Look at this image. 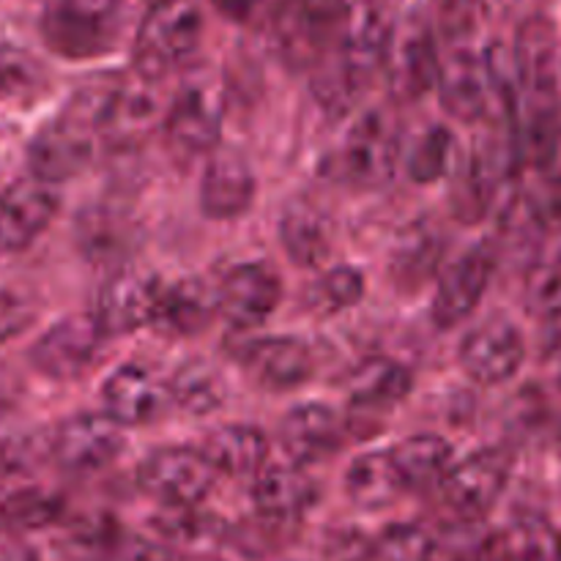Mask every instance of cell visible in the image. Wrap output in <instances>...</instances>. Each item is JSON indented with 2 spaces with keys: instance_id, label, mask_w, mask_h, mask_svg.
<instances>
[{
  "instance_id": "44",
  "label": "cell",
  "mask_w": 561,
  "mask_h": 561,
  "mask_svg": "<svg viewBox=\"0 0 561 561\" xmlns=\"http://www.w3.org/2000/svg\"><path fill=\"white\" fill-rule=\"evenodd\" d=\"M104 561H175V557L168 551V548L157 546V542L151 540H142V537L129 535V531H126V535L118 540V546L110 551V557Z\"/></svg>"
},
{
  "instance_id": "27",
  "label": "cell",
  "mask_w": 561,
  "mask_h": 561,
  "mask_svg": "<svg viewBox=\"0 0 561 561\" xmlns=\"http://www.w3.org/2000/svg\"><path fill=\"white\" fill-rule=\"evenodd\" d=\"M414 389V373L392 356L365 359L348 378L351 405L367 414H381L403 403Z\"/></svg>"
},
{
  "instance_id": "3",
  "label": "cell",
  "mask_w": 561,
  "mask_h": 561,
  "mask_svg": "<svg viewBox=\"0 0 561 561\" xmlns=\"http://www.w3.org/2000/svg\"><path fill=\"white\" fill-rule=\"evenodd\" d=\"M400 151L403 142L394 115L389 110H367L340 140L329 173L356 190H378L398 170Z\"/></svg>"
},
{
  "instance_id": "40",
  "label": "cell",
  "mask_w": 561,
  "mask_h": 561,
  "mask_svg": "<svg viewBox=\"0 0 561 561\" xmlns=\"http://www.w3.org/2000/svg\"><path fill=\"white\" fill-rule=\"evenodd\" d=\"M433 25L449 42H460L474 33L480 22L482 0H431Z\"/></svg>"
},
{
  "instance_id": "8",
  "label": "cell",
  "mask_w": 561,
  "mask_h": 561,
  "mask_svg": "<svg viewBox=\"0 0 561 561\" xmlns=\"http://www.w3.org/2000/svg\"><path fill=\"white\" fill-rule=\"evenodd\" d=\"M217 474V466L203 449L162 447L140 463L137 485L164 507H190L211 493Z\"/></svg>"
},
{
  "instance_id": "32",
  "label": "cell",
  "mask_w": 561,
  "mask_h": 561,
  "mask_svg": "<svg viewBox=\"0 0 561 561\" xmlns=\"http://www.w3.org/2000/svg\"><path fill=\"white\" fill-rule=\"evenodd\" d=\"M453 444L436 433H420L409 436L392 449L405 491H422V488L442 485L447 471L453 469Z\"/></svg>"
},
{
  "instance_id": "24",
  "label": "cell",
  "mask_w": 561,
  "mask_h": 561,
  "mask_svg": "<svg viewBox=\"0 0 561 561\" xmlns=\"http://www.w3.org/2000/svg\"><path fill=\"white\" fill-rule=\"evenodd\" d=\"M321 488L307 474L301 463H274L263 466L252 482V502H255L257 515L272 520H290L301 518L318 504Z\"/></svg>"
},
{
  "instance_id": "2",
  "label": "cell",
  "mask_w": 561,
  "mask_h": 561,
  "mask_svg": "<svg viewBox=\"0 0 561 561\" xmlns=\"http://www.w3.org/2000/svg\"><path fill=\"white\" fill-rule=\"evenodd\" d=\"M203 36V14L195 0H162L146 9L135 36V71L148 82L179 71Z\"/></svg>"
},
{
  "instance_id": "5",
  "label": "cell",
  "mask_w": 561,
  "mask_h": 561,
  "mask_svg": "<svg viewBox=\"0 0 561 561\" xmlns=\"http://www.w3.org/2000/svg\"><path fill=\"white\" fill-rule=\"evenodd\" d=\"M99 137L96 124L91 115L71 99L69 107L38 129L27 146V168L31 175L47 181V184H60L88 168L96 151Z\"/></svg>"
},
{
  "instance_id": "50",
  "label": "cell",
  "mask_w": 561,
  "mask_h": 561,
  "mask_svg": "<svg viewBox=\"0 0 561 561\" xmlns=\"http://www.w3.org/2000/svg\"><path fill=\"white\" fill-rule=\"evenodd\" d=\"M559 453H561V433H559Z\"/></svg>"
},
{
  "instance_id": "39",
  "label": "cell",
  "mask_w": 561,
  "mask_h": 561,
  "mask_svg": "<svg viewBox=\"0 0 561 561\" xmlns=\"http://www.w3.org/2000/svg\"><path fill=\"white\" fill-rule=\"evenodd\" d=\"M504 540L515 561H561V535L542 518H520Z\"/></svg>"
},
{
  "instance_id": "45",
  "label": "cell",
  "mask_w": 561,
  "mask_h": 561,
  "mask_svg": "<svg viewBox=\"0 0 561 561\" xmlns=\"http://www.w3.org/2000/svg\"><path fill=\"white\" fill-rule=\"evenodd\" d=\"M542 351L553 359H561V301L553 305L551 310H546V318H542Z\"/></svg>"
},
{
  "instance_id": "4",
  "label": "cell",
  "mask_w": 561,
  "mask_h": 561,
  "mask_svg": "<svg viewBox=\"0 0 561 561\" xmlns=\"http://www.w3.org/2000/svg\"><path fill=\"white\" fill-rule=\"evenodd\" d=\"M124 0H49L42 14V38L55 55L85 60L115 47Z\"/></svg>"
},
{
  "instance_id": "7",
  "label": "cell",
  "mask_w": 561,
  "mask_h": 561,
  "mask_svg": "<svg viewBox=\"0 0 561 561\" xmlns=\"http://www.w3.org/2000/svg\"><path fill=\"white\" fill-rule=\"evenodd\" d=\"M225 121L222 82L211 71H197L181 82L164 113V131L170 142L186 153H206L219 146Z\"/></svg>"
},
{
  "instance_id": "9",
  "label": "cell",
  "mask_w": 561,
  "mask_h": 561,
  "mask_svg": "<svg viewBox=\"0 0 561 561\" xmlns=\"http://www.w3.org/2000/svg\"><path fill=\"white\" fill-rule=\"evenodd\" d=\"M162 294L164 283L153 274L118 268L99 290L93 316L107 337H124L157 323Z\"/></svg>"
},
{
  "instance_id": "18",
  "label": "cell",
  "mask_w": 561,
  "mask_h": 561,
  "mask_svg": "<svg viewBox=\"0 0 561 561\" xmlns=\"http://www.w3.org/2000/svg\"><path fill=\"white\" fill-rule=\"evenodd\" d=\"M518 110L559 104L557 99V31L542 16H531L513 47Z\"/></svg>"
},
{
  "instance_id": "51",
  "label": "cell",
  "mask_w": 561,
  "mask_h": 561,
  "mask_svg": "<svg viewBox=\"0 0 561 561\" xmlns=\"http://www.w3.org/2000/svg\"><path fill=\"white\" fill-rule=\"evenodd\" d=\"M559 383H561V376H559Z\"/></svg>"
},
{
  "instance_id": "47",
  "label": "cell",
  "mask_w": 561,
  "mask_h": 561,
  "mask_svg": "<svg viewBox=\"0 0 561 561\" xmlns=\"http://www.w3.org/2000/svg\"><path fill=\"white\" fill-rule=\"evenodd\" d=\"M261 3L263 0H214V5L219 9V14L228 16V20H233V22L250 20Z\"/></svg>"
},
{
  "instance_id": "10",
  "label": "cell",
  "mask_w": 561,
  "mask_h": 561,
  "mask_svg": "<svg viewBox=\"0 0 561 561\" xmlns=\"http://www.w3.org/2000/svg\"><path fill=\"white\" fill-rule=\"evenodd\" d=\"M107 334L96 316H69L36 340L31 348V365L53 381H71L91 370L99 359Z\"/></svg>"
},
{
  "instance_id": "48",
  "label": "cell",
  "mask_w": 561,
  "mask_h": 561,
  "mask_svg": "<svg viewBox=\"0 0 561 561\" xmlns=\"http://www.w3.org/2000/svg\"><path fill=\"white\" fill-rule=\"evenodd\" d=\"M175 561H225V559L211 557V553H186V557H175Z\"/></svg>"
},
{
  "instance_id": "14",
  "label": "cell",
  "mask_w": 561,
  "mask_h": 561,
  "mask_svg": "<svg viewBox=\"0 0 561 561\" xmlns=\"http://www.w3.org/2000/svg\"><path fill=\"white\" fill-rule=\"evenodd\" d=\"M436 91L442 107L463 124H477L496 110H504L493 88L488 55H477L471 49H458L444 60Z\"/></svg>"
},
{
  "instance_id": "26",
  "label": "cell",
  "mask_w": 561,
  "mask_h": 561,
  "mask_svg": "<svg viewBox=\"0 0 561 561\" xmlns=\"http://www.w3.org/2000/svg\"><path fill=\"white\" fill-rule=\"evenodd\" d=\"M279 244L296 266H321L334 247L332 217L307 197H296L279 217Z\"/></svg>"
},
{
  "instance_id": "28",
  "label": "cell",
  "mask_w": 561,
  "mask_h": 561,
  "mask_svg": "<svg viewBox=\"0 0 561 561\" xmlns=\"http://www.w3.org/2000/svg\"><path fill=\"white\" fill-rule=\"evenodd\" d=\"M217 312V288H208L203 279L186 277L164 285L162 307L153 327L173 337H190V334L203 332Z\"/></svg>"
},
{
  "instance_id": "13",
  "label": "cell",
  "mask_w": 561,
  "mask_h": 561,
  "mask_svg": "<svg viewBox=\"0 0 561 561\" xmlns=\"http://www.w3.org/2000/svg\"><path fill=\"white\" fill-rule=\"evenodd\" d=\"M283 301V279L268 263H239L217 285L219 316L239 332L257 329Z\"/></svg>"
},
{
  "instance_id": "35",
  "label": "cell",
  "mask_w": 561,
  "mask_h": 561,
  "mask_svg": "<svg viewBox=\"0 0 561 561\" xmlns=\"http://www.w3.org/2000/svg\"><path fill=\"white\" fill-rule=\"evenodd\" d=\"M362 296H365V274L354 266H334L310 285L307 307L318 316H337L359 305Z\"/></svg>"
},
{
  "instance_id": "34",
  "label": "cell",
  "mask_w": 561,
  "mask_h": 561,
  "mask_svg": "<svg viewBox=\"0 0 561 561\" xmlns=\"http://www.w3.org/2000/svg\"><path fill=\"white\" fill-rule=\"evenodd\" d=\"M66 513V502L58 493L42 488H25L0 502V529L3 531H36L58 524Z\"/></svg>"
},
{
  "instance_id": "20",
  "label": "cell",
  "mask_w": 561,
  "mask_h": 561,
  "mask_svg": "<svg viewBox=\"0 0 561 561\" xmlns=\"http://www.w3.org/2000/svg\"><path fill=\"white\" fill-rule=\"evenodd\" d=\"M104 411L121 422L124 427L148 425L173 403L170 398V381L164 383L157 370L140 362H126L115 367L102 387Z\"/></svg>"
},
{
  "instance_id": "22",
  "label": "cell",
  "mask_w": 561,
  "mask_h": 561,
  "mask_svg": "<svg viewBox=\"0 0 561 561\" xmlns=\"http://www.w3.org/2000/svg\"><path fill=\"white\" fill-rule=\"evenodd\" d=\"M241 367L247 378L263 392H294L307 383L316 370V359L299 337H261L241 351Z\"/></svg>"
},
{
  "instance_id": "25",
  "label": "cell",
  "mask_w": 561,
  "mask_h": 561,
  "mask_svg": "<svg viewBox=\"0 0 561 561\" xmlns=\"http://www.w3.org/2000/svg\"><path fill=\"white\" fill-rule=\"evenodd\" d=\"M444 252H447V239L438 225H433L431 219L411 222L409 228L400 230L398 241H394L392 257H389V277L403 294H414L436 277Z\"/></svg>"
},
{
  "instance_id": "31",
  "label": "cell",
  "mask_w": 561,
  "mask_h": 561,
  "mask_svg": "<svg viewBox=\"0 0 561 561\" xmlns=\"http://www.w3.org/2000/svg\"><path fill=\"white\" fill-rule=\"evenodd\" d=\"M77 241L88 261L110 263L124 261L137 241V230L124 211L110 206L85 208L77 222Z\"/></svg>"
},
{
  "instance_id": "43",
  "label": "cell",
  "mask_w": 561,
  "mask_h": 561,
  "mask_svg": "<svg viewBox=\"0 0 561 561\" xmlns=\"http://www.w3.org/2000/svg\"><path fill=\"white\" fill-rule=\"evenodd\" d=\"M33 318H36V305L25 294L0 290V343L25 332Z\"/></svg>"
},
{
  "instance_id": "41",
  "label": "cell",
  "mask_w": 561,
  "mask_h": 561,
  "mask_svg": "<svg viewBox=\"0 0 561 561\" xmlns=\"http://www.w3.org/2000/svg\"><path fill=\"white\" fill-rule=\"evenodd\" d=\"M42 85V69L27 53L0 47V96H22Z\"/></svg>"
},
{
  "instance_id": "46",
  "label": "cell",
  "mask_w": 561,
  "mask_h": 561,
  "mask_svg": "<svg viewBox=\"0 0 561 561\" xmlns=\"http://www.w3.org/2000/svg\"><path fill=\"white\" fill-rule=\"evenodd\" d=\"M20 392H22L20 378H16L11 370H5V367H0V416L11 414V409H14L16 400H20Z\"/></svg>"
},
{
  "instance_id": "38",
  "label": "cell",
  "mask_w": 561,
  "mask_h": 561,
  "mask_svg": "<svg viewBox=\"0 0 561 561\" xmlns=\"http://www.w3.org/2000/svg\"><path fill=\"white\" fill-rule=\"evenodd\" d=\"M438 553V537L420 524H394L378 535V561H433Z\"/></svg>"
},
{
  "instance_id": "1",
  "label": "cell",
  "mask_w": 561,
  "mask_h": 561,
  "mask_svg": "<svg viewBox=\"0 0 561 561\" xmlns=\"http://www.w3.org/2000/svg\"><path fill=\"white\" fill-rule=\"evenodd\" d=\"M394 22L378 3L348 5L318 64L312 66V91L321 107L345 113L365 88L383 71Z\"/></svg>"
},
{
  "instance_id": "49",
  "label": "cell",
  "mask_w": 561,
  "mask_h": 561,
  "mask_svg": "<svg viewBox=\"0 0 561 561\" xmlns=\"http://www.w3.org/2000/svg\"><path fill=\"white\" fill-rule=\"evenodd\" d=\"M151 3H162V0H148V5H151Z\"/></svg>"
},
{
  "instance_id": "21",
  "label": "cell",
  "mask_w": 561,
  "mask_h": 561,
  "mask_svg": "<svg viewBox=\"0 0 561 561\" xmlns=\"http://www.w3.org/2000/svg\"><path fill=\"white\" fill-rule=\"evenodd\" d=\"M345 11H348L345 0H288L277 22L283 53L294 64L316 66L343 22Z\"/></svg>"
},
{
  "instance_id": "30",
  "label": "cell",
  "mask_w": 561,
  "mask_h": 561,
  "mask_svg": "<svg viewBox=\"0 0 561 561\" xmlns=\"http://www.w3.org/2000/svg\"><path fill=\"white\" fill-rule=\"evenodd\" d=\"M345 491L351 502L365 510H381L398 502L400 493L405 491V482L394 463L392 449L389 453L373 449V453L359 455L345 471Z\"/></svg>"
},
{
  "instance_id": "11",
  "label": "cell",
  "mask_w": 561,
  "mask_h": 561,
  "mask_svg": "<svg viewBox=\"0 0 561 561\" xmlns=\"http://www.w3.org/2000/svg\"><path fill=\"white\" fill-rule=\"evenodd\" d=\"M524 356V334L510 318L502 316L477 323L460 343V367L482 387H499L518 376Z\"/></svg>"
},
{
  "instance_id": "23",
  "label": "cell",
  "mask_w": 561,
  "mask_h": 561,
  "mask_svg": "<svg viewBox=\"0 0 561 561\" xmlns=\"http://www.w3.org/2000/svg\"><path fill=\"white\" fill-rule=\"evenodd\" d=\"M343 416L327 403H301L279 422V438L294 463H316L337 453L345 442Z\"/></svg>"
},
{
  "instance_id": "19",
  "label": "cell",
  "mask_w": 561,
  "mask_h": 561,
  "mask_svg": "<svg viewBox=\"0 0 561 561\" xmlns=\"http://www.w3.org/2000/svg\"><path fill=\"white\" fill-rule=\"evenodd\" d=\"M255 170L239 148L217 146L208 151L201 179V211L208 219L228 222L244 217L255 201Z\"/></svg>"
},
{
  "instance_id": "17",
  "label": "cell",
  "mask_w": 561,
  "mask_h": 561,
  "mask_svg": "<svg viewBox=\"0 0 561 561\" xmlns=\"http://www.w3.org/2000/svg\"><path fill=\"white\" fill-rule=\"evenodd\" d=\"M55 184L27 175L0 192V255L31 247L58 214Z\"/></svg>"
},
{
  "instance_id": "33",
  "label": "cell",
  "mask_w": 561,
  "mask_h": 561,
  "mask_svg": "<svg viewBox=\"0 0 561 561\" xmlns=\"http://www.w3.org/2000/svg\"><path fill=\"white\" fill-rule=\"evenodd\" d=\"M225 378L211 362L186 359L170 378V398L181 411L192 416H206L225 403Z\"/></svg>"
},
{
  "instance_id": "42",
  "label": "cell",
  "mask_w": 561,
  "mask_h": 561,
  "mask_svg": "<svg viewBox=\"0 0 561 561\" xmlns=\"http://www.w3.org/2000/svg\"><path fill=\"white\" fill-rule=\"evenodd\" d=\"M323 561H378L376 540L359 529H337L323 542Z\"/></svg>"
},
{
  "instance_id": "37",
  "label": "cell",
  "mask_w": 561,
  "mask_h": 561,
  "mask_svg": "<svg viewBox=\"0 0 561 561\" xmlns=\"http://www.w3.org/2000/svg\"><path fill=\"white\" fill-rule=\"evenodd\" d=\"M455 137L447 126H431L416 137L409 153V175L416 184H433L453 173Z\"/></svg>"
},
{
  "instance_id": "12",
  "label": "cell",
  "mask_w": 561,
  "mask_h": 561,
  "mask_svg": "<svg viewBox=\"0 0 561 561\" xmlns=\"http://www.w3.org/2000/svg\"><path fill=\"white\" fill-rule=\"evenodd\" d=\"M53 458L71 474H93L113 463L124 449V425L107 411L77 414L53 436Z\"/></svg>"
},
{
  "instance_id": "6",
  "label": "cell",
  "mask_w": 561,
  "mask_h": 561,
  "mask_svg": "<svg viewBox=\"0 0 561 561\" xmlns=\"http://www.w3.org/2000/svg\"><path fill=\"white\" fill-rule=\"evenodd\" d=\"M442 64L436 25L422 14H409L403 22H394L381 75L387 77L389 93L398 102H420L427 96L436 88Z\"/></svg>"
},
{
  "instance_id": "15",
  "label": "cell",
  "mask_w": 561,
  "mask_h": 561,
  "mask_svg": "<svg viewBox=\"0 0 561 561\" xmlns=\"http://www.w3.org/2000/svg\"><path fill=\"white\" fill-rule=\"evenodd\" d=\"M510 480V458L499 449H480L453 463L442 480L447 507L460 520H480L499 502Z\"/></svg>"
},
{
  "instance_id": "16",
  "label": "cell",
  "mask_w": 561,
  "mask_h": 561,
  "mask_svg": "<svg viewBox=\"0 0 561 561\" xmlns=\"http://www.w3.org/2000/svg\"><path fill=\"white\" fill-rule=\"evenodd\" d=\"M496 272V255L488 244H474L442 272L431 318L438 329H455L480 307Z\"/></svg>"
},
{
  "instance_id": "29",
  "label": "cell",
  "mask_w": 561,
  "mask_h": 561,
  "mask_svg": "<svg viewBox=\"0 0 561 561\" xmlns=\"http://www.w3.org/2000/svg\"><path fill=\"white\" fill-rule=\"evenodd\" d=\"M203 453L217 466L219 474L255 477L266 466L268 438L255 425H222L206 438Z\"/></svg>"
},
{
  "instance_id": "36",
  "label": "cell",
  "mask_w": 561,
  "mask_h": 561,
  "mask_svg": "<svg viewBox=\"0 0 561 561\" xmlns=\"http://www.w3.org/2000/svg\"><path fill=\"white\" fill-rule=\"evenodd\" d=\"M153 529L162 540L179 542V546H195L203 540H217L225 535V526L217 515L201 510V504L190 507H164L153 518Z\"/></svg>"
}]
</instances>
